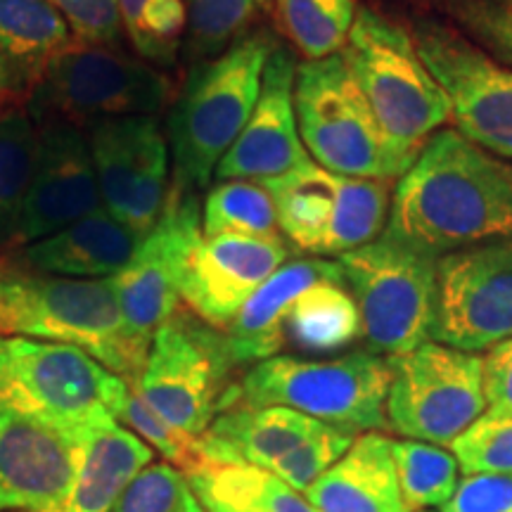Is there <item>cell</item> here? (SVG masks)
Returning <instances> with one entry per match:
<instances>
[{
	"mask_svg": "<svg viewBox=\"0 0 512 512\" xmlns=\"http://www.w3.org/2000/svg\"><path fill=\"white\" fill-rule=\"evenodd\" d=\"M382 235L434 259L512 238V164L441 128L396 181Z\"/></svg>",
	"mask_w": 512,
	"mask_h": 512,
	"instance_id": "obj_1",
	"label": "cell"
},
{
	"mask_svg": "<svg viewBox=\"0 0 512 512\" xmlns=\"http://www.w3.org/2000/svg\"><path fill=\"white\" fill-rule=\"evenodd\" d=\"M339 55L406 174L434 133L451 124V102L420 57L413 31L370 5H358Z\"/></svg>",
	"mask_w": 512,
	"mask_h": 512,
	"instance_id": "obj_2",
	"label": "cell"
},
{
	"mask_svg": "<svg viewBox=\"0 0 512 512\" xmlns=\"http://www.w3.org/2000/svg\"><path fill=\"white\" fill-rule=\"evenodd\" d=\"M278 46L268 29H252L192 69L166 121L176 185L192 190L211 183L252 117L264 69Z\"/></svg>",
	"mask_w": 512,
	"mask_h": 512,
	"instance_id": "obj_3",
	"label": "cell"
},
{
	"mask_svg": "<svg viewBox=\"0 0 512 512\" xmlns=\"http://www.w3.org/2000/svg\"><path fill=\"white\" fill-rule=\"evenodd\" d=\"M0 335L72 344L128 384L145 366V356L126 335L112 280L17 268L0 273Z\"/></svg>",
	"mask_w": 512,
	"mask_h": 512,
	"instance_id": "obj_4",
	"label": "cell"
},
{
	"mask_svg": "<svg viewBox=\"0 0 512 512\" xmlns=\"http://www.w3.org/2000/svg\"><path fill=\"white\" fill-rule=\"evenodd\" d=\"M171 93L169 76L138 55L74 38L46 64L24 107L36 126L86 131L102 119L159 117Z\"/></svg>",
	"mask_w": 512,
	"mask_h": 512,
	"instance_id": "obj_5",
	"label": "cell"
},
{
	"mask_svg": "<svg viewBox=\"0 0 512 512\" xmlns=\"http://www.w3.org/2000/svg\"><path fill=\"white\" fill-rule=\"evenodd\" d=\"M389 384V358L375 351H354L330 361L273 356L252 366L235 387V403L285 406L351 434L384 432L389 430Z\"/></svg>",
	"mask_w": 512,
	"mask_h": 512,
	"instance_id": "obj_6",
	"label": "cell"
},
{
	"mask_svg": "<svg viewBox=\"0 0 512 512\" xmlns=\"http://www.w3.org/2000/svg\"><path fill=\"white\" fill-rule=\"evenodd\" d=\"M131 384L72 344L0 335V406L64 430L119 420Z\"/></svg>",
	"mask_w": 512,
	"mask_h": 512,
	"instance_id": "obj_7",
	"label": "cell"
},
{
	"mask_svg": "<svg viewBox=\"0 0 512 512\" xmlns=\"http://www.w3.org/2000/svg\"><path fill=\"white\" fill-rule=\"evenodd\" d=\"M294 112L306 152L323 169L389 183L403 176L342 55L297 64Z\"/></svg>",
	"mask_w": 512,
	"mask_h": 512,
	"instance_id": "obj_8",
	"label": "cell"
},
{
	"mask_svg": "<svg viewBox=\"0 0 512 512\" xmlns=\"http://www.w3.org/2000/svg\"><path fill=\"white\" fill-rule=\"evenodd\" d=\"M233 368L226 335L178 309L155 332L131 387L159 418L200 439L235 403V387L228 384Z\"/></svg>",
	"mask_w": 512,
	"mask_h": 512,
	"instance_id": "obj_9",
	"label": "cell"
},
{
	"mask_svg": "<svg viewBox=\"0 0 512 512\" xmlns=\"http://www.w3.org/2000/svg\"><path fill=\"white\" fill-rule=\"evenodd\" d=\"M337 261L375 354L392 358L430 342L439 259L382 235Z\"/></svg>",
	"mask_w": 512,
	"mask_h": 512,
	"instance_id": "obj_10",
	"label": "cell"
},
{
	"mask_svg": "<svg viewBox=\"0 0 512 512\" xmlns=\"http://www.w3.org/2000/svg\"><path fill=\"white\" fill-rule=\"evenodd\" d=\"M285 240L309 256H337L382 238L392 207V183L339 176L309 162L264 183Z\"/></svg>",
	"mask_w": 512,
	"mask_h": 512,
	"instance_id": "obj_11",
	"label": "cell"
},
{
	"mask_svg": "<svg viewBox=\"0 0 512 512\" xmlns=\"http://www.w3.org/2000/svg\"><path fill=\"white\" fill-rule=\"evenodd\" d=\"M389 430L413 441L451 446L486 413L484 358L425 342L389 358Z\"/></svg>",
	"mask_w": 512,
	"mask_h": 512,
	"instance_id": "obj_12",
	"label": "cell"
},
{
	"mask_svg": "<svg viewBox=\"0 0 512 512\" xmlns=\"http://www.w3.org/2000/svg\"><path fill=\"white\" fill-rule=\"evenodd\" d=\"M411 31L448 95L456 131L494 157L512 159V69L437 19H420Z\"/></svg>",
	"mask_w": 512,
	"mask_h": 512,
	"instance_id": "obj_13",
	"label": "cell"
},
{
	"mask_svg": "<svg viewBox=\"0 0 512 512\" xmlns=\"http://www.w3.org/2000/svg\"><path fill=\"white\" fill-rule=\"evenodd\" d=\"M202 238L200 204L192 190L174 185L162 216L112 278L126 335L145 358L155 332L178 311L185 271Z\"/></svg>",
	"mask_w": 512,
	"mask_h": 512,
	"instance_id": "obj_14",
	"label": "cell"
},
{
	"mask_svg": "<svg viewBox=\"0 0 512 512\" xmlns=\"http://www.w3.org/2000/svg\"><path fill=\"white\" fill-rule=\"evenodd\" d=\"M432 339L470 354L512 339V238L441 256Z\"/></svg>",
	"mask_w": 512,
	"mask_h": 512,
	"instance_id": "obj_15",
	"label": "cell"
},
{
	"mask_svg": "<svg viewBox=\"0 0 512 512\" xmlns=\"http://www.w3.org/2000/svg\"><path fill=\"white\" fill-rule=\"evenodd\" d=\"M86 138L102 209L145 238L169 200L171 150L162 121L102 119L86 128Z\"/></svg>",
	"mask_w": 512,
	"mask_h": 512,
	"instance_id": "obj_16",
	"label": "cell"
},
{
	"mask_svg": "<svg viewBox=\"0 0 512 512\" xmlns=\"http://www.w3.org/2000/svg\"><path fill=\"white\" fill-rule=\"evenodd\" d=\"M81 430L0 406V512L46 508L67 494L81 470Z\"/></svg>",
	"mask_w": 512,
	"mask_h": 512,
	"instance_id": "obj_17",
	"label": "cell"
},
{
	"mask_svg": "<svg viewBox=\"0 0 512 512\" xmlns=\"http://www.w3.org/2000/svg\"><path fill=\"white\" fill-rule=\"evenodd\" d=\"M100 207L86 131L69 124L38 126L36 166L15 245L48 238Z\"/></svg>",
	"mask_w": 512,
	"mask_h": 512,
	"instance_id": "obj_18",
	"label": "cell"
},
{
	"mask_svg": "<svg viewBox=\"0 0 512 512\" xmlns=\"http://www.w3.org/2000/svg\"><path fill=\"white\" fill-rule=\"evenodd\" d=\"M297 64L292 50L283 46L273 50L252 117L216 166V181L266 183L313 162L299 136L294 112Z\"/></svg>",
	"mask_w": 512,
	"mask_h": 512,
	"instance_id": "obj_19",
	"label": "cell"
},
{
	"mask_svg": "<svg viewBox=\"0 0 512 512\" xmlns=\"http://www.w3.org/2000/svg\"><path fill=\"white\" fill-rule=\"evenodd\" d=\"M290 261L285 238L214 235L202 238L185 271L181 302L204 323L226 330L247 299Z\"/></svg>",
	"mask_w": 512,
	"mask_h": 512,
	"instance_id": "obj_20",
	"label": "cell"
},
{
	"mask_svg": "<svg viewBox=\"0 0 512 512\" xmlns=\"http://www.w3.org/2000/svg\"><path fill=\"white\" fill-rule=\"evenodd\" d=\"M330 425L285 406L235 403L200 437L204 463L252 465L275 475L287 458L328 430Z\"/></svg>",
	"mask_w": 512,
	"mask_h": 512,
	"instance_id": "obj_21",
	"label": "cell"
},
{
	"mask_svg": "<svg viewBox=\"0 0 512 512\" xmlns=\"http://www.w3.org/2000/svg\"><path fill=\"white\" fill-rule=\"evenodd\" d=\"M344 278L337 259L306 256L285 261L264 285L242 306L233 323L228 325L226 342L235 366L261 363L278 356L285 342V325L294 302L316 283Z\"/></svg>",
	"mask_w": 512,
	"mask_h": 512,
	"instance_id": "obj_22",
	"label": "cell"
},
{
	"mask_svg": "<svg viewBox=\"0 0 512 512\" xmlns=\"http://www.w3.org/2000/svg\"><path fill=\"white\" fill-rule=\"evenodd\" d=\"M143 240L136 230L98 209L72 226L22 249V261L31 271L76 280H112L124 268Z\"/></svg>",
	"mask_w": 512,
	"mask_h": 512,
	"instance_id": "obj_23",
	"label": "cell"
},
{
	"mask_svg": "<svg viewBox=\"0 0 512 512\" xmlns=\"http://www.w3.org/2000/svg\"><path fill=\"white\" fill-rule=\"evenodd\" d=\"M81 434L83 460L74 484L55 503L27 512H110L126 486L155 458L152 446L119 420L93 422Z\"/></svg>",
	"mask_w": 512,
	"mask_h": 512,
	"instance_id": "obj_24",
	"label": "cell"
},
{
	"mask_svg": "<svg viewBox=\"0 0 512 512\" xmlns=\"http://www.w3.org/2000/svg\"><path fill=\"white\" fill-rule=\"evenodd\" d=\"M380 432L356 437L349 451L304 491L316 512H408L392 458Z\"/></svg>",
	"mask_w": 512,
	"mask_h": 512,
	"instance_id": "obj_25",
	"label": "cell"
},
{
	"mask_svg": "<svg viewBox=\"0 0 512 512\" xmlns=\"http://www.w3.org/2000/svg\"><path fill=\"white\" fill-rule=\"evenodd\" d=\"M74 41L53 0H0V57L15 98H29L46 64Z\"/></svg>",
	"mask_w": 512,
	"mask_h": 512,
	"instance_id": "obj_26",
	"label": "cell"
},
{
	"mask_svg": "<svg viewBox=\"0 0 512 512\" xmlns=\"http://www.w3.org/2000/svg\"><path fill=\"white\" fill-rule=\"evenodd\" d=\"M285 335L306 351H337L363 335L361 313L344 278L309 287L287 316Z\"/></svg>",
	"mask_w": 512,
	"mask_h": 512,
	"instance_id": "obj_27",
	"label": "cell"
},
{
	"mask_svg": "<svg viewBox=\"0 0 512 512\" xmlns=\"http://www.w3.org/2000/svg\"><path fill=\"white\" fill-rule=\"evenodd\" d=\"M185 479L197 498H214L249 512H316L306 496L252 465L202 463Z\"/></svg>",
	"mask_w": 512,
	"mask_h": 512,
	"instance_id": "obj_28",
	"label": "cell"
},
{
	"mask_svg": "<svg viewBox=\"0 0 512 512\" xmlns=\"http://www.w3.org/2000/svg\"><path fill=\"white\" fill-rule=\"evenodd\" d=\"M38 126L27 107L0 110V247L15 245L36 166Z\"/></svg>",
	"mask_w": 512,
	"mask_h": 512,
	"instance_id": "obj_29",
	"label": "cell"
},
{
	"mask_svg": "<svg viewBox=\"0 0 512 512\" xmlns=\"http://www.w3.org/2000/svg\"><path fill=\"white\" fill-rule=\"evenodd\" d=\"M278 29L304 60H325L347 46L358 0H271Z\"/></svg>",
	"mask_w": 512,
	"mask_h": 512,
	"instance_id": "obj_30",
	"label": "cell"
},
{
	"mask_svg": "<svg viewBox=\"0 0 512 512\" xmlns=\"http://www.w3.org/2000/svg\"><path fill=\"white\" fill-rule=\"evenodd\" d=\"M202 235H247V238H283L275 202L264 183L226 181L207 192L202 207Z\"/></svg>",
	"mask_w": 512,
	"mask_h": 512,
	"instance_id": "obj_31",
	"label": "cell"
},
{
	"mask_svg": "<svg viewBox=\"0 0 512 512\" xmlns=\"http://www.w3.org/2000/svg\"><path fill=\"white\" fill-rule=\"evenodd\" d=\"M119 17L133 55L157 69L174 67L188 36L185 0H119Z\"/></svg>",
	"mask_w": 512,
	"mask_h": 512,
	"instance_id": "obj_32",
	"label": "cell"
},
{
	"mask_svg": "<svg viewBox=\"0 0 512 512\" xmlns=\"http://www.w3.org/2000/svg\"><path fill=\"white\" fill-rule=\"evenodd\" d=\"M392 458L408 512L444 505L456 491L460 465L446 448L413 439L392 441Z\"/></svg>",
	"mask_w": 512,
	"mask_h": 512,
	"instance_id": "obj_33",
	"label": "cell"
},
{
	"mask_svg": "<svg viewBox=\"0 0 512 512\" xmlns=\"http://www.w3.org/2000/svg\"><path fill=\"white\" fill-rule=\"evenodd\" d=\"M188 46L200 60L221 55L273 10L271 0H185Z\"/></svg>",
	"mask_w": 512,
	"mask_h": 512,
	"instance_id": "obj_34",
	"label": "cell"
},
{
	"mask_svg": "<svg viewBox=\"0 0 512 512\" xmlns=\"http://www.w3.org/2000/svg\"><path fill=\"white\" fill-rule=\"evenodd\" d=\"M444 8L472 43L512 69V0H444Z\"/></svg>",
	"mask_w": 512,
	"mask_h": 512,
	"instance_id": "obj_35",
	"label": "cell"
},
{
	"mask_svg": "<svg viewBox=\"0 0 512 512\" xmlns=\"http://www.w3.org/2000/svg\"><path fill=\"white\" fill-rule=\"evenodd\" d=\"M451 453L465 475H479V472L512 475V418L484 413L453 441Z\"/></svg>",
	"mask_w": 512,
	"mask_h": 512,
	"instance_id": "obj_36",
	"label": "cell"
},
{
	"mask_svg": "<svg viewBox=\"0 0 512 512\" xmlns=\"http://www.w3.org/2000/svg\"><path fill=\"white\" fill-rule=\"evenodd\" d=\"M119 422L121 425L133 427V432H136L147 446H152V451L162 453L169 463L181 467V472H185V475H190L192 470H197V467L204 463L200 453V439L178 432L176 427H171L164 418H159V415L140 399L133 387L124 403V411H121Z\"/></svg>",
	"mask_w": 512,
	"mask_h": 512,
	"instance_id": "obj_37",
	"label": "cell"
},
{
	"mask_svg": "<svg viewBox=\"0 0 512 512\" xmlns=\"http://www.w3.org/2000/svg\"><path fill=\"white\" fill-rule=\"evenodd\" d=\"M188 479L169 463L147 465L110 512H181Z\"/></svg>",
	"mask_w": 512,
	"mask_h": 512,
	"instance_id": "obj_38",
	"label": "cell"
},
{
	"mask_svg": "<svg viewBox=\"0 0 512 512\" xmlns=\"http://www.w3.org/2000/svg\"><path fill=\"white\" fill-rule=\"evenodd\" d=\"M67 19L76 41L95 46H117L121 31L119 0H53Z\"/></svg>",
	"mask_w": 512,
	"mask_h": 512,
	"instance_id": "obj_39",
	"label": "cell"
},
{
	"mask_svg": "<svg viewBox=\"0 0 512 512\" xmlns=\"http://www.w3.org/2000/svg\"><path fill=\"white\" fill-rule=\"evenodd\" d=\"M441 512H512V475H467Z\"/></svg>",
	"mask_w": 512,
	"mask_h": 512,
	"instance_id": "obj_40",
	"label": "cell"
},
{
	"mask_svg": "<svg viewBox=\"0 0 512 512\" xmlns=\"http://www.w3.org/2000/svg\"><path fill=\"white\" fill-rule=\"evenodd\" d=\"M486 415L512 418V339L484 356Z\"/></svg>",
	"mask_w": 512,
	"mask_h": 512,
	"instance_id": "obj_41",
	"label": "cell"
},
{
	"mask_svg": "<svg viewBox=\"0 0 512 512\" xmlns=\"http://www.w3.org/2000/svg\"><path fill=\"white\" fill-rule=\"evenodd\" d=\"M202 503V508L207 512H249L245 508H238V505H230L223 501H214V498H197Z\"/></svg>",
	"mask_w": 512,
	"mask_h": 512,
	"instance_id": "obj_42",
	"label": "cell"
},
{
	"mask_svg": "<svg viewBox=\"0 0 512 512\" xmlns=\"http://www.w3.org/2000/svg\"><path fill=\"white\" fill-rule=\"evenodd\" d=\"M5 98L15 100V91H12L10 72H8V67H5V60L0 57V102H3Z\"/></svg>",
	"mask_w": 512,
	"mask_h": 512,
	"instance_id": "obj_43",
	"label": "cell"
},
{
	"mask_svg": "<svg viewBox=\"0 0 512 512\" xmlns=\"http://www.w3.org/2000/svg\"><path fill=\"white\" fill-rule=\"evenodd\" d=\"M181 512H207V510L202 508V503L197 501V496L192 494V489H188V494H185V498H183Z\"/></svg>",
	"mask_w": 512,
	"mask_h": 512,
	"instance_id": "obj_44",
	"label": "cell"
}]
</instances>
